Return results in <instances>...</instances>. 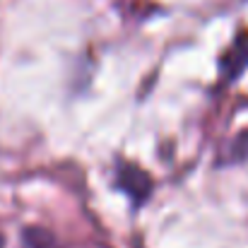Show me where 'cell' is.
I'll list each match as a JSON object with an SVG mask.
<instances>
[{
	"instance_id": "6da1fadb",
	"label": "cell",
	"mask_w": 248,
	"mask_h": 248,
	"mask_svg": "<svg viewBox=\"0 0 248 248\" xmlns=\"http://www.w3.org/2000/svg\"><path fill=\"white\" fill-rule=\"evenodd\" d=\"M116 186L128 195V200L135 207L145 205L147 198L155 190V183H152L150 173L140 166L128 164V162H118V166H116Z\"/></svg>"
},
{
	"instance_id": "7a4b0ae2",
	"label": "cell",
	"mask_w": 248,
	"mask_h": 248,
	"mask_svg": "<svg viewBox=\"0 0 248 248\" xmlns=\"http://www.w3.org/2000/svg\"><path fill=\"white\" fill-rule=\"evenodd\" d=\"M219 68H222V75L227 80H236L244 75V70L248 68V31L239 34L232 41V46L222 53Z\"/></svg>"
},
{
	"instance_id": "3957f363",
	"label": "cell",
	"mask_w": 248,
	"mask_h": 248,
	"mask_svg": "<svg viewBox=\"0 0 248 248\" xmlns=\"http://www.w3.org/2000/svg\"><path fill=\"white\" fill-rule=\"evenodd\" d=\"M248 162V130H241L224 150L219 164L224 166H232V164H244Z\"/></svg>"
},
{
	"instance_id": "277c9868",
	"label": "cell",
	"mask_w": 248,
	"mask_h": 248,
	"mask_svg": "<svg viewBox=\"0 0 248 248\" xmlns=\"http://www.w3.org/2000/svg\"><path fill=\"white\" fill-rule=\"evenodd\" d=\"M22 246L24 248H61V244L53 239L51 232L41 227H27L22 232Z\"/></svg>"
}]
</instances>
